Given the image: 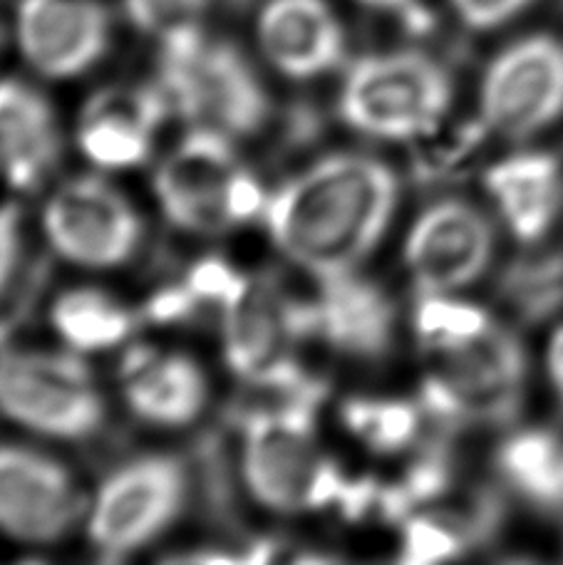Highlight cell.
Wrapping results in <instances>:
<instances>
[{"label": "cell", "mask_w": 563, "mask_h": 565, "mask_svg": "<svg viewBox=\"0 0 563 565\" xmlns=\"http://www.w3.org/2000/svg\"><path fill=\"white\" fill-rule=\"evenodd\" d=\"M397 204L395 169L363 151H338L268 194L261 221L280 254L318 280L360 270L385 238Z\"/></svg>", "instance_id": "obj_1"}, {"label": "cell", "mask_w": 563, "mask_h": 565, "mask_svg": "<svg viewBox=\"0 0 563 565\" xmlns=\"http://www.w3.org/2000/svg\"><path fill=\"white\" fill-rule=\"evenodd\" d=\"M238 419L241 479L251 499L276 513L348 507L350 481L318 441L316 412L323 392L278 395Z\"/></svg>", "instance_id": "obj_2"}, {"label": "cell", "mask_w": 563, "mask_h": 565, "mask_svg": "<svg viewBox=\"0 0 563 565\" xmlns=\"http://www.w3.org/2000/svg\"><path fill=\"white\" fill-rule=\"evenodd\" d=\"M157 43V85L174 115L234 139L266 127L274 107L244 50L211 35L204 25L179 30Z\"/></svg>", "instance_id": "obj_3"}, {"label": "cell", "mask_w": 563, "mask_h": 565, "mask_svg": "<svg viewBox=\"0 0 563 565\" xmlns=\"http://www.w3.org/2000/svg\"><path fill=\"white\" fill-rule=\"evenodd\" d=\"M155 196L169 224L187 234H224L264 218L268 191L241 164L234 137L191 125L155 171Z\"/></svg>", "instance_id": "obj_4"}, {"label": "cell", "mask_w": 563, "mask_h": 565, "mask_svg": "<svg viewBox=\"0 0 563 565\" xmlns=\"http://www.w3.org/2000/svg\"><path fill=\"white\" fill-rule=\"evenodd\" d=\"M455 97L449 70L415 47L355 60L338 95V115L382 141H419L437 132Z\"/></svg>", "instance_id": "obj_5"}, {"label": "cell", "mask_w": 563, "mask_h": 565, "mask_svg": "<svg viewBox=\"0 0 563 565\" xmlns=\"http://www.w3.org/2000/svg\"><path fill=\"white\" fill-rule=\"evenodd\" d=\"M419 402L442 427H495L517 417L527 387V355L499 322L465 345L435 352Z\"/></svg>", "instance_id": "obj_6"}, {"label": "cell", "mask_w": 563, "mask_h": 565, "mask_svg": "<svg viewBox=\"0 0 563 565\" xmlns=\"http://www.w3.org/2000/svg\"><path fill=\"white\" fill-rule=\"evenodd\" d=\"M224 358L246 387L294 392L316 385L296 352L314 335V306L296 298L278 280L248 276L244 290L221 316Z\"/></svg>", "instance_id": "obj_7"}, {"label": "cell", "mask_w": 563, "mask_h": 565, "mask_svg": "<svg viewBox=\"0 0 563 565\" xmlns=\"http://www.w3.org/2000/svg\"><path fill=\"white\" fill-rule=\"evenodd\" d=\"M0 415L40 437L85 441L103 429L105 397L73 350H3Z\"/></svg>", "instance_id": "obj_8"}, {"label": "cell", "mask_w": 563, "mask_h": 565, "mask_svg": "<svg viewBox=\"0 0 563 565\" xmlns=\"http://www.w3.org/2000/svg\"><path fill=\"white\" fill-rule=\"evenodd\" d=\"M191 473L177 454H142L119 463L99 483L87 513L93 548L105 561H123L174 526L187 509Z\"/></svg>", "instance_id": "obj_9"}, {"label": "cell", "mask_w": 563, "mask_h": 565, "mask_svg": "<svg viewBox=\"0 0 563 565\" xmlns=\"http://www.w3.org/2000/svg\"><path fill=\"white\" fill-rule=\"evenodd\" d=\"M50 248L79 268H117L142 244V216L123 191L99 177H75L53 191L43 209Z\"/></svg>", "instance_id": "obj_10"}, {"label": "cell", "mask_w": 563, "mask_h": 565, "mask_svg": "<svg viewBox=\"0 0 563 565\" xmlns=\"http://www.w3.org/2000/svg\"><path fill=\"white\" fill-rule=\"evenodd\" d=\"M481 122L504 139H529L563 115V43L521 38L491 60L479 85Z\"/></svg>", "instance_id": "obj_11"}, {"label": "cell", "mask_w": 563, "mask_h": 565, "mask_svg": "<svg viewBox=\"0 0 563 565\" xmlns=\"http://www.w3.org/2000/svg\"><path fill=\"white\" fill-rule=\"evenodd\" d=\"M497 234L489 216L461 196L432 201L415 218L402 248L417 292H455L487 274Z\"/></svg>", "instance_id": "obj_12"}, {"label": "cell", "mask_w": 563, "mask_h": 565, "mask_svg": "<svg viewBox=\"0 0 563 565\" xmlns=\"http://www.w3.org/2000/svg\"><path fill=\"white\" fill-rule=\"evenodd\" d=\"M87 499L63 461L18 444L0 447V531L30 546L60 543L75 531Z\"/></svg>", "instance_id": "obj_13"}, {"label": "cell", "mask_w": 563, "mask_h": 565, "mask_svg": "<svg viewBox=\"0 0 563 565\" xmlns=\"http://www.w3.org/2000/svg\"><path fill=\"white\" fill-rule=\"evenodd\" d=\"M15 43L38 75L79 77L113 45V13L103 0H18Z\"/></svg>", "instance_id": "obj_14"}, {"label": "cell", "mask_w": 563, "mask_h": 565, "mask_svg": "<svg viewBox=\"0 0 563 565\" xmlns=\"http://www.w3.org/2000/svg\"><path fill=\"white\" fill-rule=\"evenodd\" d=\"M256 43L266 63L308 83L346 63L348 35L330 0H261Z\"/></svg>", "instance_id": "obj_15"}, {"label": "cell", "mask_w": 563, "mask_h": 565, "mask_svg": "<svg viewBox=\"0 0 563 565\" xmlns=\"http://www.w3.org/2000/svg\"><path fill=\"white\" fill-rule=\"evenodd\" d=\"M169 115L172 109L157 83L105 87L79 115L77 147L97 169H137L147 164Z\"/></svg>", "instance_id": "obj_16"}, {"label": "cell", "mask_w": 563, "mask_h": 565, "mask_svg": "<svg viewBox=\"0 0 563 565\" xmlns=\"http://www.w3.org/2000/svg\"><path fill=\"white\" fill-rule=\"evenodd\" d=\"M314 335L350 360L375 362L395 345L397 308L380 282L360 270L318 278Z\"/></svg>", "instance_id": "obj_17"}, {"label": "cell", "mask_w": 563, "mask_h": 565, "mask_svg": "<svg viewBox=\"0 0 563 565\" xmlns=\"http://www.w3.org/2000/svg\"><path fill=\"white\" fill-rule=\"evenodd\" d=\"M119 385L127 407L152 427H187L209 402V382L199 362L182 352L137 345L119 365Z\"/></svg>", "instance_id": "obj_18"}, {"label": "cell", "mask_w": 563, "mask_h": 565, "mask_svg": "<svg viewBox=\"0 0 563 565\" xmlns=\"http://www.w3.org/2000/svg\"><path fill=\"white\" fill-rule=\"evenodd\" d=\"M60 154L63 137L47 97L23 79H0V177L15 189H38Z\"/></svg>", "instance_id": "obj_19"}, {"label": "cell", "mask_w": 563, "mask_h": 565, "mask_svg": "<svg viewBox=\"0 0 563 565\" xmlns=\"http://www.w3.org/2000/svg\"><path fill=\"white\" fill-rule=\"evenodd\" d=\"M485 189L514 238L534 244L544 238L559 214L563 199L561 167L544 151H521L497 161L487 171Z\"/></svg>", "instance_id": "obj_20"}, {"label": "cell", "mask_w": 563, "mask_h": 565, "mask_svg": "<svg viewBox=\"0 0 563 565\" xmlns=\"http://www.w3.org/2000/svg\"><path fill=\"white\" fill-rule=\"evenodd\" d=\"M60 340L73 352L113 350L132 335L137 316L113 292L99 288H73L50 308Z\"/></svg>", "instance_id": "obj_21"}, {"label": "cell", "mask_w": 563, "mask_h": 565, "mask_svg": "<svg viewBox=\"0 0 563 565\" xmlns=\"http://www.w3.org/2000/svg\"><path fill=\"white\" fill-rule=\"evenodd\" d=\"M497 467L511 489L534 503H563V434L551 429L511 434L497 454Z\"/></svg>", "instance_id": "obj_22"}, {"label": "cell", "mask_w": 563, "mask_h": 565, "mask_svg": "<svg viewBox=\"0 0 563 565\" xmlns=\"http://www.w3.org/2000/svg\"><path fill=\"white\" fill-rule=\"evenodd\" d=\"M346 429L365 449L375 454H400L417 444L427 412L422 402L397 397H355L340 409Z\"/></svg>", "instance_id": "obj_23"}, {"label": "cell", "mask_w": 563, "mask_h": 565, "mask_svg": "<svg viewBox=\"0 0 563 565\" xmlns=\"http://www.w3.org/2000/svg\"><path fill=\"white\" fill-rule=\"evenodd\" d=\"M417 296L412 328L427 355L465 345L495 322L487 310L475 302L459 300L452 292H417Z\"/></svg>", "instance_id": "obj_24"}, {"label": "cell", "mask_w": 563, "mask_h": 565, "mask_svg": "<svg viewBox=\"0 0 563 565\" xmlns=\"http://www.w3.org/2000/svg\"><path fill=\"white\" fill-rule=\"evenodd\" d=\"M211 0H123L125 18L139 33L162 40L179 30L204 25Z\"/></svg>", "instance_id": "obj_25"}, {"label": "cell", "mask_w": 563, "mask_h": 565, "mask_svg": "<svg viewBox=\"0 0 563 565\" xmlns=\"http://www.w3.org/2000/svg\"><path fill=\"white\" fill-rule=\"evenodd\" d=\"M459 23L469 30H497L524 13L531 0H449Z\"/></svg>", "instance_id": "obj_26"}, {"label": "cell", "mask_w": 563, "mask_h": 565, "mask_svg": "<svg viewBox=\"0 0 563 565\" xmlns=\"http://www.w3.org/2000/svg\"><path fill=\"white\" fill-rule=\"evenodd\" d=\"M23 250V216L13 204L0 206V292L13 278Z\"/></svg>", "instance_id": "obj_27"}, {"label": "cell", "mask_w": 563, "mask_h": 565, "mask_svg": "<svg viewBox=\"0 0 563 565\" xmlns=\"http://www.w3.org/2000/svg\"><path fill=\"white\" fill-rule=\"evenodd\" d=\"M546 372L551 380V387L563 402V326L551 332V340L546 345Z\"/></svg>", "instance_id": "obj_28"}, {"label": "cell", "mask_w": 563, "mask_h": 565, "mask_svg": "<svg viewBox=\"0 0 563 565\" xmlns=\"http://www.w3.org/2000/svg\"><path fill=\"white\" fill-rule=\"evenodd\" d=\"M360 8L373 10V13H392L402 18H415L419 15V0H353Z\"/></svg>", "instance_id": "obj_29"}, {"label": "cell", "mask_w": 563, "mask_h": 565, "mask_svg": "<svg viewBox=\"0 0 563 565\" xmlns=\"http://www.w3.org/2000/svg\"><path fill=\"white\" fill-rule=\"evenodd\" d=\"M0 45H3V28H0Z\"/></svg>", "instance_id": "obj_30"}]
</instances>
